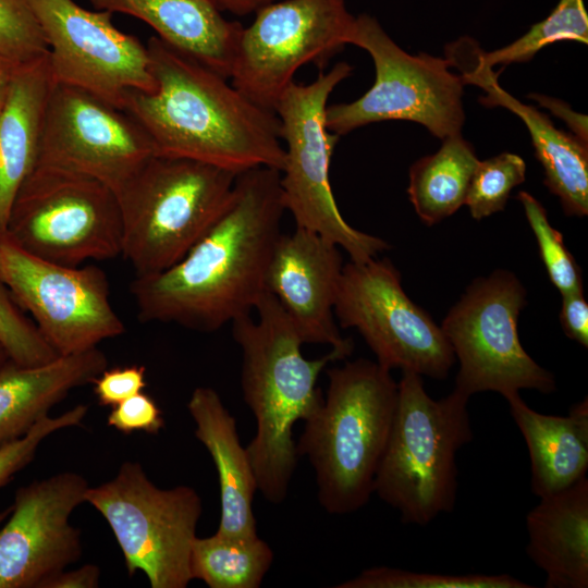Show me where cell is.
Here are the masks:
<instances>
[{"label": "cell", "instance_id": "obj_22", "mask_svg": "<svg viewBox=\"0 0 588 588\" xmlns=\"http://www.w3.org/2000/svg\"><path fill=\"white\" fill-rule=\"evenodd\" d=\"M107 367L98 347L34 366L9 360L0 370V446L24 436L73 389L91 383Z\"/></svg>", "mask_w": 588, "mask_h": 588}, {"label": "cell", "instance_id": "obj_4", "mask_svg": "<svg viewBox=\"0 0 588 588\" xmlns=\"http://www.w3.org/2000/svg\"><path fill=\"white\" fill-rule=\"evenodd\" d=\"M327 376V392L304 420L296 450L315 470L320 505L345 515L375 493L399 389L391 370L366 358L332 367Z\"/></svg>", "mask_w": 588, "mask_h": 588}, {"label": "cell", "instance_id": "obj_27", "mask_svg": "<svg viewBox=\"0 0 588 588\" xmlns=\"http://www.w3.org/2000/svg\"><path fill=\"white\" fill-rule=\"evenodd\" d=\"M273 561L270 546L259 536L215 534L193 542L189 569L193 579L209 588H258Z\"/></svg>", "mask_w": 588, "mask_h": 588}, {"label": "cell", "instance_id": "obj_26", "mask_svg": "<svg viewBox=\"0 0 588 588\" xmlns=\"http://www.w3.org/2000/svg\"><path fill=\"white\" fill-rule=\"evenodd\" d=\"M478 162L473 145L458 134L412 164L407 193L422 222L436 224L465 205Z\"/></svg>", "mask_w": 588, "mask_h": 588}, {"label": "cell", "instance_id": "obj_37", "mask_svg": "<svg viewBox=\"0 0 588 588\" xmlns=\"http://www.w3.org/2000/svg\"><path fill=\"white\" fill-rule=\"evenodd\" d=\"M560 321L564 333L571 339L588 347V303L584 291L562 296Z\"/></svg>", "mask_w": 588, "mask_h": 588}, {"label": "cell", "instance_id": "obj_41", "mask_svg": "<svg viewBox=\"0 0 588 588\" xmlns=\"http://www.w3.org/2000/svg\"><path fill=\"white\" fill-rule=\"evenodd\" d=\"M19 64L21 63L0 56V115L5 106L12 79Z\"/></svg>", "mask_w": 588, "mask_h": 588}, {"label": "cell", "instance_id": "obj_6", "mask_svg": "<svg viewBox=\"0 0 588 588\" xmlns=\"http://www.w3.org/2000/svg\"><path fill=\"white\" fill-rule=\"evenodd\" d=\"M236 175L191 159L148 158L117 193L121 255L135 277L162 272L180 261L226 208Z\"/></svg>", "mask_w": 588, "mask_h": 588}, {"label": "cell", "instance_id": "obj_9", "mask_svg": "<svg viewBox=\"0 0 588 588\" xmlns=\"http://www.w3.org/2000/svg\"><path fill=\"white\" fill-rule=\"evenodd\" d=\"M85 502L107 520L128 576L143 572L151 588H185L201 515L195 489L156 486L138 462L125 461L110 480L88 487Z\"/></svg>", "mask_w": 588, "mask_h": 588}, {"label": "cell", "instance_id": "obj_19", "mask_svg": "<svg viewBox=\"0 0 588 588\" xmlns=\"http://www.w3.org/2000/svg\"><path fill=\"white\" fill-rule=\"evenodd\" d=\"M95 10L148 24L160 39L230 79L244 26L209 0H89Z\"/></svg>", "mask_w": 588, "mask_h": 588}, {"label": "cell", "instance_id": "obj_15", "mask_svg": "<svg viewBox=\"0 0 588 588\" xmlns=\"http://www.w3.org/2000/svg\"><path fill=\"white\" fill-rule=\"evenodd\" d=\"M42 30L53 83L88 91L123 109L128 91L151 93L157 83L147 46L119 30L112 13L74 0H29Z\"/></svg>", "mask_w": 588, "mask_h": 588}, {"label": "cell", "instance_id": "obj_34", "mask_svg": "<svg viewBox=\"0 0 588 588\" xmlns=\"http://www.w3.org/2000/svg\"><path fill=\"white\" fill-rule=\"evenodd\" d=\"M88 406L78 404L57 416H46L19 439L0 446V487L27 466L41 442L56 431L81 426Z\"/></svg>", "mask_w": 588, "mask_h": 588}, {"label": "cell", "instance_id": "obj_25", "mask_svg": "<svg viewBox=\"0 0 588 588\" xmlns=\"http://www.w3.org/2000/svg\"><path fill=\"white\" fill-rule=\"evenodd\" d=\"M473 84L482 87L480 102L501 106L526 125L535 155L544 171V184L559 197L566 216L588 215V144L554 126L547 114L520 102L498 85L492 71L478 75Z\"/></svg>", "mask_w": 588, "mask_h": 588}, {"label": "cell", "instance_id": "obj_7", "mask_svg": "<svg viewBox=\"0 0 588 588\" xmlns=\"http://www.w3.org/2000/svg\"><path fill=\"white\" fill-rule=\"evenodd\" d=\"M352 70L348 63L339 62L328 72L319 71L309 84L293 81L280 96L274 112L285 144L280 177L285 211L293 217L295 226L332 242L352 261H366L389 245L356 230L342 217L330 183L331 158L340 136L326 125L329 96Z\"/></svg>", "mask_w": 588, "mask_h": 588}, {"label": "cell", "instance_id": "obj_13", "mask_svg": "<svg viewBox=\"0 0 588 588\" xmlns=\"http://www.w3.org/2000/svg\"><path fill=\"white\" fill-rule=\"evenodd\" d=\"M0 280L58 355L95 348L125 332L99 267H70L37 257L0 232Z\"/></svg>", "mask_w": 588, "mask_h": 588}, {"label": "cell", "instance_id": "obj_14", "mask_svg": "<svg viewBox=\"0 0 588 588\" xmlns=\"http://www.w3.org/2000/svg\"><path fill=\"white\" fill-rule=\"evenodd\" d=\"M244 27L230 82L256 105L274 111L299 68L319 71L345 45L355 17L344 0H283L255 12Z\"/></svg>", "mask_w": 588, "mask_h": 588}, {"label": "cell", "instance_id": "obj_11", "mask_svg": "<svg viewBox=\"0 0 588 588\" xmlns=\"http://www.w3.org/2000/svg\"><path fill=\"white\" fill-rule=\"evenodd\" d=\"M5 231L26 252L70 267L122 254L117 194L96 180L46 168L35 167L22 184Z\"/></svg>", "mask_w": 588, "mask_h": 588}, {"label": "cell", "instance_id": "obj_10", "mask_svg": "<svg viewBox=\"0 0 588 588\" xmlns=\"http://www.w3.org/2000/svg\"><path fill=\"white\" fill-rule=\"evenodd\" d=\"M526 290L514 273L498 269L477 278L450 309L441 329L460 368L455 390L466 396L492 391L504 397L532 389L552 393L554 376L524 350L517 330Z\"/></svg>", "mask_w": 588, "mask_h": 588}, {"label": "cell", "instance_id": "obj_39", "mask_svg": "<svg viewBox=\"0 0 588 588\" xmlns=\"http://www.w3.org/2000/svg\"><path fill=\"white\" fill-rule=\"evenodd\" d=\"M529 98L536 99L539 105L549 109L554 115L562 119L572 130L573 135L583 143L588 144L587 117L575 112L564 101L548 96L531 94Z\"/></svg>", "mask_w": 588, "mask_h": 588}, {"label": "cell", "instance_id": "obj_18", "mask_svg": "<svg viewBox=\"0 0 588 588\" xmlns=\"http://www.w3.org/2000/svg\"><path fill=\"white\" fill-rule=\"evenodd\" d=\"M343 266L339 246L295 226L292 233L280 235L265 286L287 314L304 343L327 344L347 357L354 344L342 336L334 316Z\"/></svg>", "mask_w": 588, "mask_h": 588}, {"label": "cell", "instance_id": "obj_3", "mask_svg": "<svg viewBox=\"0 0 588 588\" xmlns=\"http://www.w3.org/2000/svg\"><path fill=\"white\" fill-rule=\"evenodd\" d=\"M250 315L231 322L242 352L241 387L256 419V433L246 446L257 490L273 504L287 495L297 464L293 427L321 403L317 380L328 364L346 358L331 351L316 359L302 353L304 344L277 298L265 291Z\"/></svg>", "mask_w": 588, "mask_h": 588}, {"label": "cell", "instance_id": "obj_20", "mask_svg": "<svg viewBox=\"0 0 588 588\" xmlns=\"http://www.w3.org/2000/svg\"><path fill=\"white\" fill-rule=\"evenodd\" d=\"M187 409L195 422V437L208 450L218 473L221 515L216 534L257 536L253 511L257 481L246 448L240 442L235 418L209 387L192 392Z\"/></svg>", "mask_w": 588, "mask_h": 588}, {"label": "cell", "instance_id": "obj_12", "mask_svg": "<svg viewBox=\"0 0 588 588\" xmlns=\"http://www.w3.org/2000/svg\"><path fill=\"white\" fill-rule=\"evenodd\" d=\"M334 316L342 328H355L389 370L444 379L456 360L441 327L407 296L387 258L343 266Z\"/></svg>", "mask_w": 588, "mask_h": 588}, {"label": "cell", "instance_id": "obj_16", "mask_svg": "<svg viewBox=\"0 0 588 588\" xmlns=\"http://www.w3.org/2000/svg\"><path fill=\"white\" fill-rule=\"evenodd\" d=\"M152 155L147 133L125 110L53 83L35 167L86 176L117 194Z\"/></svg>", "mask_w": 588, "mask_h": 588}, {"label": "cell", "instance_id": "obj_24", "mask_svg": "<svg viewBox=\"0 0 588 588\" xmlns=\"http://www.w3.org/2000/svg\"><path fill=\"white\" fill-rule=\"evenodd\" d=\"M528 449L530 490L538 498L559 492L588 470V401L574 404L567 416L531 409L519 393L505 397Z\"/></svg>", "mask_w": 588, "mask_h": 588}, {"label": "cell", "instance_id": "obj_2", "mask_svg": "<svg viewBox=\"0 0 588 588\" xmlns=\"http://www.w3.org/2000/svg\"><path fill=\"white\" fill-rule=\"evenodd\" d=\"M146 46L157 88L128 91L123 109L147 133L155 155L236 174L257 167L282 171L285 150L274 111L256 105L230 79L158 36Z\"/></svg>", "mask_w": 588, "mask_h": 588}, {"label": "cell", "instance_id": "obj_17", "mask_svg": "<svg viewBox=\"0 0 588 588\" xmlns=\"http://www.w3.org/2000/svg\"><path fill=\"white\" fill-rule=\"evenodd\" d=\"M88 487L82 475L62 471L16 490L0 526V588H41L79 560L81 531L70 518Z\"/></svg>", "mask_w": 588, "mask_h": 588}, {"label": "cell", "instance_id": "obj_8", "mask_svg": "<svg viewBox=\"0 0 588 588\" xmlns=\"http://www.w3.org/2000/svg\"><path fill=\"white\" fill-rule=\"evenodd\" d=\"M348 45L369 53L376 78L358 99L327 106L326 125L331 133L342 136L370 123L404 120L421 124L441 139L462 134L465 82L450 71V60L407 53L368 14L355 17Z\"/></svg>", "mask_w": 588, "mask_h": 588}, {"label": "cell", "instance_id": "obj_1", "mask_svg": "<svg viewBox=\"0 0 588 588\" xmlns=\"http://www.w3.org/2000/svg\"><path fill=\"white\" fill-rule=\"evenodd\" d=\"M280 177L268 167L238 173L226 208L186 255L162 272L134 278L130 290L142 321L213 332L255 310L282 234Z\"/></svg>", "mask_w": 588, "mask_h": 588}, {"label": "cell", "instance_id": "obj_36", "mask_svg": "<svg viewBox=\"0 0 588 588\" xmlns=\"http://www.w3.org/2000/svg\"><path fill=\"white\" fill-rule=\"evenodd\" d=\"M91 383L98 403L112 407L146 388V368L143 365L107 367Z\"/></svg>", "mask_w": 588, "mask_h": 588}, {"label": "cell", "instance_id": "obj_5", "mask_svg": "<svg viewBox=\"0 0 588 588\" xmlns=\"http://www.w3.org/2000/svg\"><path fill=\"white\" fill-rule=\"evenodd\" d=\"M373 492L405 524L424 526L454 509L456 453L473 439L468 396L455 389L433 400L420 375L403 371Z\"/></svg>", "mask_w": 588, "mask_h": 588}, {"label": "cell", "instance_id": "obj_40", "mask_svg": "<svg viewBox=\"0 0 588 588\" xmlns=\"http://www.w3.org/2000/svg\"><path fill=\"white\" fill-rule=\"evenodd\" d=\"M221 12H229L238 16L255 13L261 7L274 0H209Z\"/></svg>", "mask_w": 588, "mask_h": 588}, {"label": "cell", "instance_id": "obj_35", "mask_svg": "<svg viewBox=\"0 0 588 588\" xmlns=\"http://www.w3.org/2000/svg\"><path fill=\"white\" fill-rule=\"evenodd\" d=\"M107 425L126 434L135 431L158 434L164 419L156 401L142 391L112 406Z\"/></svg>", "mask_w": 588, "mask_h": 588}, {"label": "cell", "instance_id": "obj_38", "mask_svg": "<svg viewBox=\"0 0 588 588\" xmlns=\"http://www.w3.org/2000/svg\"><path fill=\"white\" fill-rule=\"evenodd\" d=\"M100 567L95 564L65 568L48 579L41 588H96L100 583Z\"/></svg>", "mask_w": 588, "mask_h": 588}, {"label": "cell", "instance_id": "obj_31", "mask_svg": "<svg viewBox=\"0 0 588 588\" xmlns=\"http://www.w3.org/2000/svg\"><path fill=\"white\" fill-rule=\"evenodd\" d=\"M517 199L536 236L539 255L552 284L562 296L584 291L580 268L566 248L561 232L550 224L543 206L527 192H519Z\"/></svg>", "mask_w": 588, "mask_h": 588}, {"label": "cell", "instance_id": "obj_23", "mask_svg": "<svg viewBox=\"0 0 588 588\" xmlns=\"http://www.w3.org/2000/svg\"><path fill=\"white\" fill-rule=\"evenodd\" d=\"M53 85L48 52L19 64L0 115V232L38 156L47 100Z\"/></svg>", "mask_w": 588, "mask_h": 588}, {"label": "cell", "instance_id": "obj_29", "mask_svg": "<svg viewBox=\"0 0 588 588\" xmlns=\"http://www.w3.org/2000/svg\"><path fill=\"white\" fill-rule=\"evenodd\" d=\"M338 588H530L511 575L433 574L378 566L364 569Z\"/></svg>", "mask_w": 588, "mask_h": 588}, {"label": "cell", "instance_id": "obj_21", "mask_svg": "<svg viewBox=\"0 0 588 588\" xmlns=\"http://www.w3.org/2000/svg\"><path fill=\"white\" fill-rule=\"evenodd\" d=\"M529 559L546 588L588 587V479L540 498L526 516Z\"/></svg>", "mask_w": 588, "mask_h": 588}, {"label": "cell", "instance_id": "obj_30", "mask_svg": "<svg viewBox=\"0 0 588 588\" xmlns=\"http://www.w3.org/2000/svg\"><path fill=\"white\" fill-rule=\"evenodd\" d=\"M526 163L516 154L502 152L479 161L473 174L465 205L476 220L504 209L514 187L525 181Z\"/></svg>", "mask_w": 588, "mask_h": 588}, {"label": "cell", "instance_id": "obj_32", "mask_svg": "<svg viewBox=\"0 0 588 588\" xmlns=\"http://www.w3.org/2000/svg\"><path fill=\"white\" fill-rule=\"evenodd\" d=\"M0 341L10 359L22 366L48 363L59 356L0 280Z\"/></svg>", "mask_w": 588, "mask_h": 588}, {"label": "cell", "instance_id": "obj_33", "mask_svg": "<svg viewBox=\"0 0 588 588\" xmlns=\"http://www.w3.org/2000/svg\"><path fill=\"white\" fill-rule=\"evenodd\" d=\"M47 52L29 0H0V56L24 63Z\"/></svg>", "mask_w": 588, "mask_h": 588}, {"label": "cell", "instance_id": "obj_43", "mask_svg": "<svg viewBox=\"0 0 588 588\" xmlns=\"http://www.w3.org/2000/svg\"><path fill=\"white\" fill-rule=\"evenodd\" d=\"M10 511H11V506L5 509L4 511L0 512V526L3 524V522L8 517Z\"/></svg>", "mask_w": 588, "mask_h": 588}, {"label": "cell", "instance_id": "obj_28", "mask_svg": "<svg viewBox=\"0 0 588 588\" xmlns=\"http://www.w3.org/2000/svg\"><path fill=\"white\" fill-rule=\"evenodd\" d=\"M565 40L588 42V14L584 0H560L544 20L512 44L480 52L476 64L491 70L494 65L527 62L546 46Z\"/></svg>", "mask_w": 588, "mask_h": 588}, {"label": "cell", "instance_id": "obj_42", "mask_svg": "<svg viewBox=\"0 0 588 588\" xmlns=\"http://www.w3.org/2000/svg\"><path fill=\"white\" fill-rule=\"evenodd\" d=\"M9 360H11L10 356L0 341V370Z\"/></svg>", "mask_w": 588, "mask_h": 588}]
</instances>
